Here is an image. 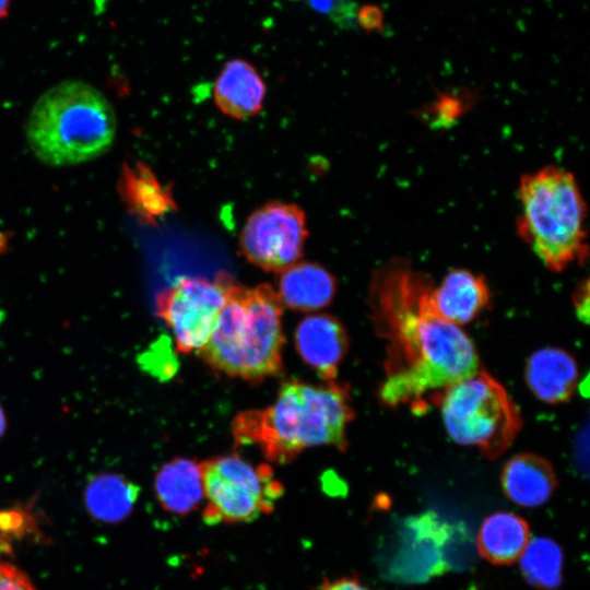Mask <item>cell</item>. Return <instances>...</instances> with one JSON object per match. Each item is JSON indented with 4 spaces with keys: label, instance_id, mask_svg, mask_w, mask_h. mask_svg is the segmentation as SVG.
Returning <instances> with one entry per match:
<instances>
[{
    "label": "cell",
    "instance_id": "1",
    "mask_svg": "<svg viewBox=\"0 0 590 590\" xmlns=\"http://www.w3.org/2000/svg\"><path fill=\"white\" fill-rule=\"evenodd\" d=\"M434 283L404 259H393L373 275L371 320L387 342L384 405H424L429 392L479 373V355L463 330L442 319L430 304Z\"/></svg>",
    "mask_w": 590,
    "mask_h": 590
},
{
    "label": "cell",
    "instance_id": "10",
    "mask_svg": "<svg viewBox=\"0 0 590 590\" xmlns=\"http://www.w3.org/2000/svg\"><path fill=\"white\" fill-rule=\"evenodd\" d=\"M306 237L303 210L274 201L249 215L240 232L239 247L241 255L256 267L282 272L299 260Z\"/></svg>",
    "mask_w": 590,
    "mask_h": 590
},
{
    "label": "cell",
    "instance_id": "17",
    "mask_svg": "<svg viewBox=\"0 0 590 590\" xmlns=\"http://www.w3.org/2000/svg\"><path fill=\"white\" fill-rule=\"evenodd\" d=\"M154 489L166 511L187 515L196 510L204 498L200 463L187 458L165 463L155 475Z\"/></svg>",
    "mask_w": 590,
    "mask_h": 590
},
{
    "label": "cell",
    "instance_id": "2",
    "mask_svg": "<svg viewBox=\"0 0 590 590\" xmlns=\"http://www.w3.org/2000/svg\"><path fill=\"white\" fill-rule=\"evenodd\" d=\"M354 416L344 385L290 379L282 384L272 405L238 414L232 432L236 445H256L270 462L286 464L309 447L346 450V429Z\"/></svg>",
    "mask_w": 590,
    "mask_h": 590
},
{
    "label": "cell",
    "instance_id": "31",
    "mask_svg": "<svg viewBox=\"0 0 590 590\" xmlns=\"http://www.w3.org/2000/svg\"><path fill=\"white\" fill-rule=\"evenodd\" d=\"M290 1H298V0H290Z\"/></svg>",
    "mask_w": 590,
    "mask_h": 590
},
{
    "label": "cell",
    "instance_id": "20",
    "mask_svg": "<svg viewBox=\"0 0 590 590\" xmlns=\"http://www.w3.org/2000/svg\"><path fill=\"white\" fill-rule=\"evenodd\" d=\"M140 488L116 473L93 476L84 491V500L92 516L103 521H119L132 510Z\"/></svg>",
    "mask_w": 590,
    "mask_h": 590
},
{
    "label": "cell",
    "instance_id": "12",
    "mask_svg": "<svg viewBox=\"0 0 590 590\" xmlns=\"http://www.w3.org/2000/svg\"><path fill=\"white\" fill-rule=\"evenodd\" d=\"M488 303L489 290L484 276L467 269H452L430 293L434 310L456 326L471 322Z\"/></svg>",
    "mask_w": 590,
    "mask_h": 590
},
{
    "label": "cell",
    "instance_id": "30",
    "mask_svg": "<svg viewBox=\"0 0 590 590\" xmlns=\"http://www.w3.org/2000/svg\"><path fill=\"white\" fill-rule=\"evenodd\" d=\"M5 425H7L5 415H4V412L2 410V406L0 405V439L4 434Z\"/></svg>",
    "mask_w": 590,
    "mask_h": 590
},
{
    "label": "cell",
    "instance_id": "15",
    "mask_svg": "<svg viewBox=\"0 0 590 590\" xmlns=\"http://www.w3.org/2000/svg\"><path fill=\"white\" fill-rule=\"evenodd\" d=\"M505 495L517 505L538 507L553 495L557 480L552 464L534 453L512 457L502 472Z\"/></svg>",
    "mask_w": 590,
    "mask_h": 590
},
{
    "label": "cell",
    "instance_id": "7",
    "mask_svg": "<svg viewBox=\"0 0 590 590\" xmlns=\"http://www.w3.org/2000/svg\"><path fill=\"white\" fill-rule=\"evenodd\" d=\"M200 469L206 524L251 522L272 512L284 492L269 465L253 467L235 453L203 461Z\"/></svg>",
    "mask_w": 590,
    "mask_h": 590
},
{
    "label": "cell",
    "instance_id": "23",
    "mask_svg": "<svg viewBox=\"0 0 590 590\" xmlns=\"http://www.w3.org/2000/svg\"><path fill=\"white\" fill-rule=\"evenodd\" d=\"M141 364L145 370L161 379L172 377L177 369V363L172 356V350L168 345L163 344V339L158 340L143 355Z\"/></svg>",
    "mask_w": 590,
    "mask_h": 590
},
{
    "label": "cell",
    "instance_id": "25",
    "mask_svg": "<svg viewBox=\"0 0 590 590\" xmlns=\"http://www.w3.org/2000/svg\"><path fill=\"white\" fill-rule=\"evenodd\" d=\"M0 590H36L30 578L16 566L0 560Z\"/></svg>",
    "mask_w": 590,
    "mask_h": 590
},
{
    "label": "cell",
    "instance_id": "22",
    "mask_svg": "<svg viewBox=\"0 0 590 590\" xmlns=\"http://www.w3.org/2000/svg\"><path fill=\"white\" fill-rule=\"evenodd\" d=\"M307 5L322 15H326L341 30H355L357 4L354 0H306Z\"/></svg>",
    "mask_w": 590,
    "mask_h": 590
},
{
    "label": "cell",
    "instance_id": "28",
    "mask_svg": "<svg viewBox=\"0 0 590 590\" xmlns=\"http://www.w3.org/2000/svg\"><path fill=\"white\" fill-rule=\"evenodd\" d=\"M575 306L579 318L583 321H588L589 318V283L586 280L575 294Z\"/></svg>",
    "mask_w": 590,
    "mask_h": 590
},
{
    "label": "cell",
    "instance_id": "5",
    "mask_svg": "<svg viewBox=\"0 0 590 590\" xmlns=\"http://www.w3.org/2000/svg\"><path fill=\"white\" fill-rule=\"evenodd\" d=\"M517 233L543 264L560 272L588 257L586 203L575 176L558 166L523 175Z\"/></svg>",
    "mask_w": 590,
    "mask_h": 590
},
{
    "label": "cell",
    "instance_id": "9",
    "mask_svg": "<svg viewBox=\"0 0 590 590\" xmlns=\"http://www.w3.org/2000/svg\"><path fill=\"white\" fill-rule=\"evenodd\" d=\"M452 535L450 524L435 512L410 516L396 527L381 558L390 580L420 583L450 569L446 547Z\"/></svg>",
    "mask_w": 590,
    "mask_h": 590
},
{
    "label": "cell",
    "instance_id": "4",
    "mask_svg": "<svg viewBox=\"0 0 590 590\" xmlns=\"http://www.w3.org/2000/svg\"><path fill=\"white\" fill-rule=\"evenodd\" d=\"M116 130V114L108 98L79 80L60 82L44 92L25 125L35 156L58 167L101 156L113 145Z\"/></svg>",
    "mask_w": 590,
    "mask_h": 590
},
{
    "label": "cell",
    "instance_id": "18",
    "mask_svg": "<svg viewBox=\"0 0 590 590\" xmlns=\"http://www.w3.org/2000/svg\"><path fill=\"white\" fill-rule=\"evenodd\" d=\"M530 542V527L520 516L498 511L482 522L476 545L483 558L494 565H510L523 554Z\"/></svg>",
    "mask_w": 590,
    "mask_h": 590
},
{
    "label": "cell",
    "instance_id": "14",
    "mask_svg": "<svg viewBox=\"0 0 590 590\" xmlns=\"http://www.w3.org/2000/svg\"><path fill=\"white\" fill-rule=\"evenodd\" d=\"M524 377L531 392L548 404L566 402L578 382V366L565 350L543 347L529 357Z\"/></svg>",
    "mask_w": 590,
    "mask_h": 590
},
{
    "label": "cell",
    "instance_id": "27",
    "mask_svg": "<svg viewBox=\"0 0 590 590\" xmlns=\"http://www.w3.org/2000/svg\"><path fill=\"white\" fill-rule=\"evenodd\" d=\"M317 590H373L362 583L356 577H341L323 581Z\"/></svg>",
    "mask_w": 590,
    "mask_h": 590
},
{
    "label": "cell",
    "instance_id": "8",
    "mask_svg": "<svg viewBox=\"0 0 590 590\" xmlns=\"http://www.w3.org/2000/svg\"><path fill=\"white\" fill-rule=\"evenodd\" d=\"M231 283L225 274L215 281L181 278L156 296V314L170 328L177 352L187 354L205 345Z\"/></svg>",
    "mask_w": 590,
    "mask_h": 590
},
{
    "label": "cell",
    "instance_id": "11",
    "mask_svg": "<svg viewBox=\"0 0 590 590\" xmlns=\"http://www.w3.org/2000/svg\"><path fill=\"white\" fill-rule=\"evenodd\" d=\"M295 346L302 357L324 381L335 379L349 349L342 323L327 314L305 317L296 327Z\"/></svg>",
    "mask_w": 590,
    "mask_h": 590
},
{
    "label": "cell",
    "instance_id": "13",
    "mask_svg": "<svg viewBox=\"0 0 590 590\" xmlns=\"http://www.w3.org/2000/svg\"><path fill=\"white\" fill-rule=\"evenodd\" d=\"M266 93V83L257 69L238 58L224 64L213 88L217 108L235 119H246L259 113Z\"/></svg>",
    "mask_w": 590,
    "mask_h": 590
},
{
    "label": "cell",
    "instance_id": "29",
    "mask_svg": "<svg viewBox=\"0 0 590 590\" xmlns=\"http://www.w3.org/2000/svg\"><path fill=\"white\" fill-rule=\"evenodd\" d=\"M11 0H0V20L9 13Z\"/></svg>",
    "mask_w": 590,
    "mask_h": 590
},
{
    "label": "cell",
    "instance_id": "26",
    "mask_svg": "<svg viewBox=\"0 0 590 590\" xmlns=\"http://www.w3.org/2000/svg\"><path fill=\"white\" fill-rule=\"evenodd\" d=\"M356 24L365 32H382L385 28L384 11L376 4H364L357 9Z\"/></svg>",
    "mask_w": 590,
    "mask_h": 590
},
{
    "label": "cell",
    "instance_id": "21",
    "mask_svg": "<svg viewBox=\"0 0 590 590\" xmlns=\"http://www.w3.org/2000/svg\"><path fill=\"white\" fill-rule=\"evenodd\" d=\"M520 568L526 580L538 590H555L563 580V551L548 538H535L521 555Z\"/></svg>",
    "mask_w": 590,
    "mask_h": 590
},
{
    "label": "cell",
    "instance_id": "16",
    "mask_svg": "<svg viewBox=\"0 0 590 590\" xmlns=\"http://www.w3.org/2000/svg\"><path fill=\"white\" fill-rule=\"evenodd\" d=\"M337 281L323 267L297 261L281 272L278 295L281 303L296 311H314L334 298Z\"/></svg>",
    "mask_w": 590,
    "mask_h": 590
},
{
    "label": "cell",
    "instance_id": "3",
    "mask_svg": "<svg viewBox=\"0 0 590 590\" xmlns=\"http://www.w3.org/2000/svg\"><path fill=\"white\" fill-rule=\"evenodd\" d=\"M282 303L269 284L231 283L210 338L198 355L214 370L260 381L282 370Z\"/></svg>",
    "mask_w": 590,
    "mask_h": 590
},
{
    "label": "cell",
    "instance_id": "6",
    "mask_svg": "<svg viewBox=\"0 0 590 590\" xmlns=\"http://www.w3.org/2000/svg\"><path fill=\"white\" fill-rule=\"evenodd\" d=\"M450 438L476 447L491 460L500 457L521 429L520 412L506 389L485 370L437 393Z\"/></svg>",
    "mask_w": 590,
    "mask_h": 590
},
{
    "label": "cell",
    "instance_id": "19",
    "mask_svg": "<svg viewBox=\"0 0 590 590\" xmlns=\"http://www.w3.org/2000/svg\"><path fill=\"white\" fill-rule=\"evenodd\" d=\"M120 192L129 210L144 223L153 224L177 208L170 189L141 163L125 167Z\"/></svg>",
    "mask_w": 590,
    "mask_h": 590
},
{
    "label": "cell",
    "instance_id": "24",
    "mask_svg": "<svg viewBox=\"0 0 590 590\" xmlns=\"http://www.w3.org/2000/svg\"><path fill=\"white\" fill-rule=\"evenodd\" d=\"M462 98L455 95H440L432 106L433 123L449 125L456 120L463 110Z\"/></svg>",
    "mask_w": 590,
    "mask_h": 590
}]
</instances>
